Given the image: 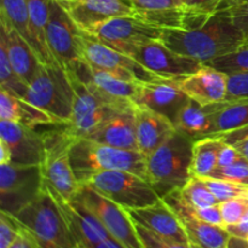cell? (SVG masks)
Masks as SVG:
<instances>
[{"label":"cell","instance_id":"36","mask_svg":"<svg viewBox=\"0 0 248 248\" xmlns=\"http://www.w3.org/2000/svg\"><path fill=\"white\" fill-rule=\"evenodd\" d=\"M135 225L140 242H142L144 248H198L191 244H183V242H177L165 239V237L159 236L155 232L148 230L147 228L142 227L140 224H136V223Z\"/></svg>","mask_w":248,"mask_h":248},{"label":"cell","instance_id":"12","mask_svg":"<svg viewBox=\"0 0 248 248\" xmlns=\"http://www.w3.org/2000/svg\"><path fill=\"white\" fill-rule=\"evenodd\" d=\"M67 72L74 89V103L70 121L63 126L70 135L77 138H86L114 114L126 109L116 108L103 102L74 73Z\"/></svg>","mask_w":248,"mask_h":248},{"label":"cell","instance_id":"42","mask_svg":"<svg viewBox=\"0 0 248 248\" xmlns=\"http://www.w3.org/2000/svg\"><path fill=\"white\" fill-rule=\"evenodd\" d=\"M227 11L229 12L230 17L237 28L245 34L246 40H248V2L228 7Z\"/></svg>","mask_w":248,"mask_h":248},{"label":"cell","instance_id":"45","mask_svg":"<svg viewBox=\"0 0 248 248\" xmlns=\"http://www.w3.org/2000/svg\"><path fill=\"white\" fill-rule=\"evenodd\" d=\"M225 229L228 230L230 235L232 236H239L244 237V239H247L248 236V212L244 216L241 220H240L237 224L230 225V227H227Z\"/></svg>","mask_w":248,"mask_h":248},{"label":"cell","instance_id":"29","mask_svg":"<svg viewBox=\"0 0 248 248\" xmlns=\"http://www.w3.org/2000/svg\"><path fill=\"white\" fill-rule=\"evenodd\" d=\"M247 125L248 98L227 99L224 107L216 114L217 135L237 130Z\"/></svg>","mask_w":248,"mask_h":248},{"label":"cell","instance_id":"50","mask_svg":"<svg viewBox=\"0 0 248 248\" xmlns=\"http://www.w3.org/2000/svg\"><path fill=\"white\" fill-rule=\"evenodd\" d=\"M181 1H182V2H186V0H181Z\"/></svg>","mask_w":248,"mask_h":248},{"label":"cell","instance_id":"4","mask_svg":"<svg viewBox=\"0 0 248 248\" xmlns=\"http://www.w3.org/2000/svg\"><path fill=\"white\" fill-rule=\"evenodd\" d=\"M14 217L28 232L36 248H80L64 213L45 184L40 195Z\"/></svg>","mask_w":248,"mask_h":248},{"label":"cell","instance_id":"7","mask_svg":"<svg viewBox=\"0 0 248 248\" xmlns=\"http://www.w3.org/2000/svg\"><path fill=\"white\" fill-rule=\"evenodd\" d=\"M78 44L82 62L91 67L108 72L118 79L131 82H149L165 79L145 69L130 56L115 50L81 29L78 38Z\"/></svg>","mask_w":248,"mask_h":248},{"label":"cell","instance_id":"31","mask_svg":"<svg viewBox=\"0 0 248 248\" xmlns=\"http://www.w3.org/2000/svg\"><path fill=\"white\" fill-rule=\"evenodd\" d=\"M29 85L17 74L10 63L5 46L0 43V89L26 99Z\"/></svg>","mask_w":248,"mask_h":248},{"label":"cell","instance_id":"38","mask_svg":"<svg viewBox=\"0 0 248 248\" xmlns=\"http://www.w3.org/2000/svg\"><path fill=\"white\" fill-rule=\"evenodd\" d=\"M217 136L222 138L227 144L232 145L248 161V125Z\"/></svg>","mask_w":248,"mask_h":248},{"label":"cell","instance_id":"41","mask_svg":"<svg viewBox=\"0 0 248 248\" xmlns=\"http://www.w3.org/2000/svg\"><path fill=\"white\" fill-rule=\"evenodd\" d=\"M224 0H186V6L206 16H212L222 9Z\"/></svg>","mask_w":248,"mask_h":248},{"label":"cell","instance_id":"48","mask_svg":"<svg viewBox=\"0 0 248 248\" xmlns=\"http://www.w3.org/2000/svg\"><path fill=\"white\" fill-rule=\"evenodd\" d=\"M244 2H248V0H224L222 5V9H228V7H232L235 6V5H239V4H244Z\"/></svg>","mask_w":248,"mask_h":248},{"label":"cell","instance_id":"19","mask_svg":"<svg viewBox=\"0 0 248 248\" xmlns=\"http://www.w3.org/2000/svg\"><path fill=\"white\" fill-rule=\"evenodd\" d=\"M178 84L189 98L202 106L219 103L228 97V74L208 64L181 78Z\"/></svg>","mask_w":248,"mask_h":248},{"label":"cell","instance_id":"8","mask_svg":"<svg viewBox=\"0 0 248 248\" xmlns=\"http://www.w3.org/2000/svg\"><path fill=\"white\" fill-rule=\"evenodd\" d=\"M86 184L125 210L147 207L161 200L147 179L132 172L104 171Z\"/></svg>","mask_w":248,"mask_h":248},{"label":"cell","instance_id":"35","mask_svg":"<svg viewBox=\"0 0 248 248\" xmlns=\"http://www.w3.org/2000/svg\"><path fill=\"white\" fill-rule=\"evenodd\" d=\"M211 177L225 179L234 183L248 186V161L245 157L237 160L234 164L225 167H218L215 170Z\"/></svg>","mask_w":248,"mask_h":248},{"label":"cell","instance_id":"43","mask_svg":"<svg viewBox=\"0 0 248 248\" xmlns=\"http://www.w3.org/2000/svg\"><path fill=\"white\" fill-rule=\"evenodd\" d=\"M193 211L196 215V217H199L201 220H203V222L208 223V224L217 225V227L225 228L219 203L213 206H208V207L205 208H199V210L193 208Z\"/></svg>","mask_w":248,"mask_h":248},{"label":"cell","instance_id":"33","mask_svg":"<svg viewBox=\"0 0 248 248\" xmlns=\"http://www.w3.org/2000/svg\"><path fill=\"white\" fill-rule=\"evenodd\" d=\"M202 179L207 184L213 195L219 201V203L235 198L248 196V186H242V184L225 181V179L215 178V177H205Z\"/></svg>","mask_w":248,"mask_h":248},{"label":"cell","instance_id":"22","mask_svg":"<svg viewBox=\"0 0 248 248\" xmlns=\"http://www.w3.org/2000/svg\"><path fill=\"white\" fill-rule=\"evenodd\" d=\"M86 138L121 149L138 150L135 104L114 114Z\"/></svg>","mask_w":248,"mask_h":248},{"label":"cell","instance_id":"49","mask_svg":"<svg viewBox=\"0 0 248 248\" xmlns=\"http://www.w3.org/2000/svg\"><path fill=\"white\" fill-rule=\"evenodd\" d=\"M123 1H125L126 4H128V2H130V0H123ZM128 5H130V4H128Z\"/></svg>","mask_w":248,"mask_h":248},{"label":"cell","instance_id":"30","mask_svg":"<svg viewBox=\"0 0 248 248\" xmlns=\"http://www.w3.org/2000/svg\"><path fill=\"white\" fill-rule=\"evenodd\" d=\"M181 196L191 208H205L219 203L202 178L191 177L188 183L181 189Z\"/></svg>","mask_w":248,"mask_h":248},{"label":"cell","instance_id":"6","mask_svg":"<svg viewBox=\"0 0 248 248\" xmlns=\"http://www.w3.org/2000/svg\"><path fill=\"white\" fill-rule=\"evenodd\" d=\"M43 133L45 140V160L41 165L44 182L63 200L72 201L80 188L70 162V149L77 137L70 135L64 126L61 130Z\"/></svg>","mask_w":248,"mask_h":248},{"label":"cell","instance_id":"18","mask_svg":"<svg viewBox=\"0 0 248 248\" xmlns=\"http://www.w3.org/2000/svg\"><path fill=\"white\" fill-rule=\"evenodd\" d=\"M81 31H89L98 24L119 16L135 14L123 0H57Z\"/></svg>","mask_w":248,"mask_h":248},{"label":"cell","instance_id":"25","mask_svg":"<svg viewBox=\"0 0 248 248\" xmlns=\"http://www.w3.org/2000/svg\"><path fill=\"white\" fill-rule=\"evenodd\" d=\"M0 120L21 123L28 127L60 125L53 116L26 99L0 89Z\"/></svg>","mask_w":248,"mask_h":248},{"label":"cell","instance_id":"1","mask_svg":"<svg viewBox=\"0 0 248 248\" xmlns=\"http://www.w3.org/2000/svg\"><path fill=\"white\" fill-rule=\"evenodd\" d=\"M160 41L174 52L207 63L239 48L246 36L223 9L196 28L162 29Z\"/></svg>","mask_w":248,"mask_h":248},{"label":"cell","instance_id":"13","mask_svg":"<svg viewBox=\"0 0 248 248\" xmlns=\"http://www.w3.org/2000/svg\"><path fill=\"white\" fill-rule=\"evenodd\" d=\"M0 142L9 150L10 162L23 166H41L45 160L44 133L21 123L0 120Z\"/></svg>","mask_w":248,"mask_h":248},{"label":"cell","instance_id":"40","mask_svg":"<svg viewBox=\"0 0 248 248\" xmlns=\"http://www.w3.org/2000/svg\"><path fill=\"white\" fill-rule=\"evenodd\" d=\"M128 4L135 11H159L184 5L181 0H130Z\"/></svg>","mask_w":248,"mask_h":248},{"label":"cell","instance_id":"44","mask_svg":"<svg viewBox=\"0 0 248 248\" xmlns=\"http://www.w3.org/2000/svg\"><path fill=\"white\" fill-rule=\"evenodd\" d=\"M242 155L240 154L239 152H237L236 149H235L232 145L230 144H227V143L224 142V145L222 147V149H220L219 152V155H218V167H225V166H229V165L234 164V162H236L237 160L242 159Z\"/></svg>","mask_w":248,"mask_h":248},{"label":"cell","instance_id":"27","mask_svg":"<svg viewBox=\"0 0 248 248\" xmlns=\"http://www.w3.org/2000/svg\"><path fill=\"white\" fill-rule=\"evenodd\" d=\"M224 145V140L218 136L194 140L191 156V177H211L218 166V155Z\"/></svg>","mask_w":248,"mask_h":248},{"label":"cell","instance_id":"20","mask_svg":"<svg viewBox=\"0 0 248 248\" xmlns=\"http://www.w3.org/2000/svg\"><path fill=\"white\" fill-rule=\"evenodd\" d=\"M126 211L133 223L147 228L159 236L172 241L190 244L181 220L162 199L154 205Z\"/></svg>","mask_w":248,"mask_h":248},{"label":"cell","instance_id":"34","mask_svg":"<svg viewBox=\"0 0 248 248\" xmlns=\"http://www.w3.org/2000/svg\"><path fill=\"white\" fill-rule=\"evenodd\" d=\"M219 206L223 220H224V227L235 225L248 212V196H241V198L224 201V202H220Z\"/></svg>","mask_w":248,"mask_h":248},{"label":"cell","instance_id":"2","mask_svg":"<svg viewBox=\"0 0 248 248\" xmlns=\"http://www.w3.org/2000/svg\"><path fill=\"white\" fill-rule=\"evenodd\" d=\"M70 162L79 184L104 171H127L147 179V157L140 150L121 149L87 138H77L70 149Z\"/></svg>","mask_w":248,"mask_h":248},{"label":"cell","instance_id":"24","mask_svg":"<svg viewBox=\"0 0 248 248\" xmlns=\"http://www.w3.org/2000/svg\"><path fill=\"white\" fill-rule=\"evenodd\" d=\"M0 43L5 46L10 63L15 72L31 84L43 63L31 45L15 29L0 23Z\"/></svg>","mask_w":248,"mask_h":248},{"label":"cell","instance_id":"23","mask_svg":"<svg viewBox=\"0 0 248 248\" xmlns=\"http://www.w3.org/2000/svg\"><path fill=\"white\" fill-rule=\"evenodd\" d=\"M225 101L202 106L189 99L188 103L179 111L174 126L193 140L216 136V114L224 107Z\"/></svg>","mask_w":248,"mask_h":248},{"label":"cell","instance_id":"21","mask_svg":"<svg viewBox=\"0 0 248 248\" xmlns=\"http://www.w3.org/2000/svg\"><path fill=\"white\" fill-rule=\"evenodd\" d=\"M135 118L137 147L145 157L149 156L177 131L174 124L169 118L147 107L135 104Z\"/></svg>","mask_w":248,"mask_h":248},{"label":"cell","instance_id":"17","mask_svg":"<svg viewBox=\"0 0 248 248\" xmlns=\"http://www.w3.org/2000/svg\"><path fill=\"white\" fill-rule=\"evenodd\" d=\"M179 79H162L157 81L138 84L132 102L136 106L147 107L176 123L181 109L189 102V97L182 91Z\"/></svg>","mask_w":248,"mask_h":248},{"label":"cell","instance_id":"15","mask_svg":"<svg viewBox=\"0 0 248 248\" xmlns=\"http://www.w3.org/2000/svg\"><path fill=\"white\" fill-rule=\"evenodd\" d=\"M114 48L130 44L160 40L162 28L147 23L135 15L113 17L86 31Z\"/></svg>","mask_w":248,"mask_h":248},{"label":"cell","instance_id":"28","mask_svg":"<svg viewBox=\"0 0 248 248\" xmlns=\"http://www.w3.org/2000/svg\"><path fill=\"white\" fill-rule=\"evenodd\" d=\"M0 23L15 29L33 47L38 56V46L31 31L27 0H1Z\"/></svg>","mask_w":248,"mask_h":248},{"label":"cell","instance_id":"5","mask_svg":"<svg viewBox=\"0 0 248 248\" xmlns=\"http://www.w3.org/2000/svg\"><path fill=\"white\" fill-rule=\"evenodd\" d=\"M26 101L53 116L60 125H67L74 103V89L67 70L60 64L41 65L29 84Z\"/></svg>","mask_w":248,"mask_h":248},{"label":"cell","instance_id":"47","mask_svg":"<svg viewBox=\"0 0 248 248\" xmlns=\"http://www.w3.org/2000/svg\"><path fill=\"white\" fill-rule=\"evenodd\" d=\"M227 248H248V240L244 239V237L230 235Z\"/></svg>","mask_w":248,"mask_h":248},{"label":"cell","instance_id":"32","mask_svg":"<svg viewBox=\"0 0 248 248\" xmlns=\"http://www.w3.org/2000/svg\"><path fill=\"white\" fill-rule=\"evenodd\" d=\"M203 64H208L225 74L248 73V40L239 48L224 56L215 58Z\"/></svg>","mask_w":248,"mask_h":248},{"label":"cell","instance_id":"51","mask_svg":"<svg viewBox=\"0 0 248 248\" xmlns=\"http://www.w3.org/2000/svg\"><path fill=\"white\" fill-rule=\"evenodd\" d=\"M247 240H248V236H247Z\"/></svg>","mask_w":248,"mask_h":248},{"label":"cell","instance_id":"26","mask_svg":"<svg viewBox=\"0 0 248 248\" xmlns=\"http://www.w3.org/2000/svg\"><path fill=\"white\" fill-rule=\"evenodd\" d=\"M52 0H27L31 31L38 46V58L44 65L58 64L51 53L46 39V28L50 18Z\"/></svg>","mask_w":248,"mask_h":248},{"label":"cell","instance_id":"39","mask_svg":"<svg viewBox=\"0 0 248 248\" xmlns=\"http://www.w3.org/2000/svg\"><path fill=\"white\" fill-rule=\"evenodd\" d=\"M248 98V73L228 75L227 99Z\"/></svg>","mask_w":248,"mask_h":248},{"label":"cell","instance_id":"37","mask_svg":"<svg viewBox=\"0 0 248 248\" xmlns=\"http://www.w3.org/2000/svg\"><path fill=\"white\" fill-rule=\"evenodd\" d=\"M22 227L10 213L0 211V248H9L21 235Z\"/></svg>","mask_w":248,"mask_h":248},{"label":"cell","instance_id":"9","mask_svg":"<svg viewBox=\"0 0 248 248\" xmlns=\"http://www.w3.org/2000/svg\"><path fill=\"white\" fill-rule=\"evenodd\" d=\"M118 51L130 56L145 69L165 79H181L195 73L203 64L200 61L174 52L160 40L130 44L121 46Z\"/></svg>","mask_w":248,"mask_h":248},{"label":"cell","instance_id":"3","mask_svg":"<svg viewBox=\"0 0 248 248\" xmlns=\"http://www.w3.org/2000/svg\"><path fill=\"white\" fill-rule=\"evenodd\" d=\"M194 140L177 130L147 157V181L160 198L181 190L191 178Z\"/></svg>","mask_w":248,"mask_h":248},{"label":"cell","instance_id":"14","mask_svg":"<svg viewBox=\"0 0 248 248\" xmlns=\"http://www.w3.org/2000/svg\"><path fill=\"white\" fill-rule=\"evenodd\" d=\"M80 28L57 0H52L46 28V39L56 62L64 69L81 61L79 52Z\"/></svg>","mask_w":248,"mask_h":248},{"label":"cell","instance_id":"46","mask_svg":"<svg viewBox=\"0 0 248 248\" xmlns=\"http://www.w3.org/2000/svg\"><path fill=\"white\" fill-rule=\"evenodd\" d=\"M9 248H36V245L35 242H34V240L31 239V235L28 234V232L22 227L21 235H19L18 239H17Z\"/></svg>","mask_w":248,"mask_h":248},{"label":"cell","instance_id":"16","mask_svg":"<svg viewBox=\"0 0 248 248\" xmlns=\"http://www.w3.org/2000/svg\"><path fill=\"white\" fill-rule=\"evenodd\" d=\"M162 200L171 207L181 220L191 245L198 248H227L230 234L223 227L208 224L196 217L193 208L182 199L181 191L167 194Z\"/></svg>","mask_w":248,"mask_h":248},{"label":"cell","instance_id":"11","mask_svg":"<svg viewBox=\"0 0 248 248\" xmlns=\"http://www.w3.org/2000/svg\"><path fill=\"white\" fill-rule=\"evenodd\" d=\"M78 199L96 216L109 234L125 248H144L127 211L101 195L89 184H80ZM74 196V198H75Z\"/></svg>","mask_w":248,"mask_h":248},{"label":"cell","instance_id":"10","mask_svg":"<svg viewBox=\"0 0 248 248\" xmlns=\"http://www.w3.org/2000/svg\"><path fill=\"white\" fill-rule=\"evenodd\" d=\"M44 189L41 166L0 165V202L1 211L16 215L35 200Z\"/></svg>","mask_w":248,"mask_h":248}]
</instances>
